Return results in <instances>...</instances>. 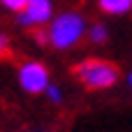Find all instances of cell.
Returning a JSON list of instances; mask_svg holds the SVG:
<instances>
[{"mask_svg": "<svg viewBox=\"0 0 132 132\" xmlns=\"http://www.w3.org/2000/svg\"><path fill=\"white\" fill-rule=\"evenodd\" d=\"M86 30H88V23H86L84 14H79L74 9H67V12L56 14L49 21L46 37H49V44L56 51H70L86 37Z\"/></svg>", "mask_w": 132, "mask_h": 132, "instance_id": "obj_1", "label": "cell"}, {"mask_svg": "<svg viewBox=\"0 0 132 132\" xmlns=\"http://www.w3.org/2000/svg\"><path fill=\"white\" fill-rule=\"evenodd\" d=\"M74 74L90 90H107V88L116 86L118 79H121L118 67L114 63H109V60H102V58H86V60H81L74 67Z\"/></svg>", "mask_w": 132, "mask_h": 132, "instance_id": "obj_2", "label": "cell"}, {"mask_svg": "<svg viewBox=\"0 0 132 132\" xmlns=\"http://www.w3.org/2000/svg\"><path fill=\"white\" fill-rule=\"evenodd\" d=\"M16 79H19V86L30 93V95H39L46 90V86L51 84V77H49V70L44 63L39 60H26L21 63L19 72H16Z\"/></svg>", "mask_w": 132, "mask_h": 132, "instance_id": "obj_3", "label": "cell"}, {"mask_svg": "<svg viewBox=\"0 0 132 132\" xmlns=\"http://www.w3.org/2000/svg\"><path fill=\"white\" fill-rule=\"evenodd\" d=\"M53 16V0H28L23 12L16 14V21L23 28H44Z\"/></svg>", "mask_w": 132, "mask_h": 132, "instance_id": "obj_4", "label": "cell"}, {"mask_svg": "<svg viewBox=\"0 0 132 132\" xmlns=\"http://www.w3.org/2000/svg\"><path fill=\"white\" fill-rule=\"evenodd\" d=\"M97 7L109 16H123L132 12V0H97Z\"/></svg>", "mask_w": 132, "mask_h": 132, "instance_id": "obj_5", "label": "cell"}, {"mask_svg": "<svg viewBox=\"0 0 132 132\" xmlns=\"http://www.w3.org/2000/svg\"><path fill=\"white\" fill-rule=\"evenodd\" d=\"M86 37L90 44H104L109 39V28L104 23H90L88 30H86Z\"/></svg>", "mask_w": 132, "mask_h": 132, "instance_id": "obj_6", "label": "cell"}, {"mask_svg": "<svg viewBox=\"0 0 132 132\" xmlns=\"http://www.w3.org/2000/svg\"><path fill=\"white\" fill-rule=\"evenodd\" d=\"M44 95H46V100H49L51 104H60V102L65 100L63 88H60V86H56V84H49V86H46V90H44Z\"/></svg>", "mask_w": 132, "mask_h": 132, "instance_id": "obj_7", "label": "cell"}, {"mask_svg": "<svg viewBox=\"0 0 132 132\" xmlns=\"http://www.w3.org/2000/svg\"><path fill=\"white\" fill-rule=\"evenodd\" d=\"M26 5H28V0H0V7L7 9V12H14V14L23 12Z\"/></svg>", "mask_w": 132, "mask_h": 132, "instance_id": "obj_8", "label": "cell"}, {"mask_svg": "<svg viewBox=\"0 0 132 132\" xmlns=\"http://www.w3.org/2000/svg\"><path fill=\"white\" fill-rule=\"evenodd\" d=\"M9 51V37L5 32H0V56H5Z\"/></svg>", "mask_w": 132, "mask_h": 132, "instance_id": "obj_9", "label": "cell"}, {"mask_svg": "<svg viewBox=\"0 0 132 132\" xmlns=\"http://www.w3.org/2000/svg\"><path fill=\"white\" fill-rule=\"evenodd\" d=\"M35 39H37V44H49L46 30H35Z\"/></svg>", "mask_w": 132, "mask_h": 132, "instance_id": "obj_10", "label": "cell"}, {"mask_svg": "<svg viewBox=\"0 0 132 132\" xmlns=\"http://www.w3.org/2000/svg\"><path fill=\"white\" fill-rule=\"evenodd\" d=\"M128 86H130V90H132V72L128 74Z\"/></svg>", "mask_w": 132, "mask_h": 132, "instance_id": "obj_11", "label": "cell"}]
</instances>
